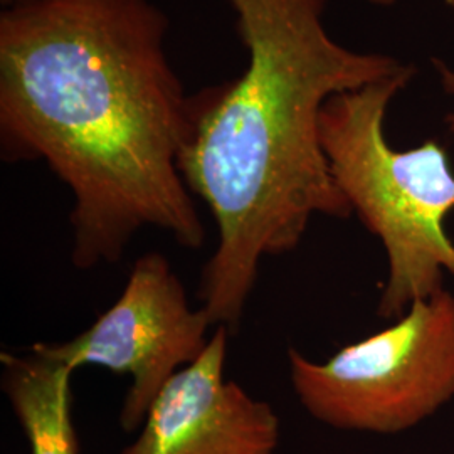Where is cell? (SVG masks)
I'll return each instance as SVG.
<instances>
[{
    "mask_svg": "<svg viewBox=\"0 0 454 454\" xmlns=\"http://www.w3.org/2000/svg\"><path fill=\"white\" fill-rule=\"evenodd\" d=\"M367 2L372 4V5H377V7H390V5L397 4L399 0H367Z\"/></svg>",
    "mask_w": 454,
    "mask_h": 454,
    "instance_id": "obj_9",
    "label": "cell"
},
{
    "mask_svg": "<svg viewBox=\"0 0 454 454\" xmlns=\"http://www.w3.org/2000/svg\"><path fill=\"white\" fill-rule=\"evenodd\" d=\"M434 67H436V73H438L439 82H441V88L442 91L448 95V97L453 98L454 101V67L453 66L446 65L442 61H434ZM446 125L448 129L454 135V105L453 110L450 112V114L446 116Z\"/></svg>",
    "mask_w": 454,
    "mask_h": 454,
    "instance_id": "obj_8",
    "label": "cell"
},
{
    "mask_svg": "<svg viewBox=\"0 0 454 454\" xmlns=\"http://www.w3.org/2000/svg\"><path fill=\"white\" fill-rule=\"evenodd\" d=\"M395 320L325 362L288 348L293 390L317 421L395 434L453 399V293L442 288Z\"/></svg>",
    "mask_w": 454,
    "mask_h": 454,
    "instance_id": "obj_4",
    "label": "cell"
},
{
    "mask_svg": "<svg viewBox=\"0 0 454 454\" xmlns=\"http://www.w3.org/2000/svg\"><path fill=\"white\" fill-rule=\"evenodd\" d=\"M211 328L207 313L191 307L170 261L152 251L135 261L118 300L90 328L71 340L33 348L73 372L101 367L130 375L120 426L133 433L165 384L206 352Z\"/></svg>",
    "mask_w": 454,
    "mask_h": 454,
    "instance_id": "obj_5",
    "label": "cell"
},
{
    "mask_svg": "<svg viewBox=\"0 0 454 454\" xmlns=\"http://www.w3.org/2000/svg\"><path fill=\"white\" fill-rule=\"evenodd\" d=\"M442 4H446V5H450V7H454V0H441Z\"/></svg>",
    "mask_w": 454,
    "mask_h": 454,
    "instance_id": "obj_11",
    "label": "cell"
},
{
    "mask_svg": "<svg viewBox=\"0 0 454 454\" xmlns=\"http://www.w3.org/2000/svg\"><path fill=\"white\" fill-rule=\"evenodd\" d=\"M229 328L215 326L206 352L180 369L120 454H273L279 418L224 375Z\"/></svg>",
    "mask_w": 454,
    "mask_h": 454,
    "instance_id": "obj_6",
    "label": "cell"
},
{
    "mask_svg": "<svg viewBox=\"0 0 454 454\" xmlns=\"http://www.w3.org/2000/svg\"><path fill=\"white\" fill-rule=\"evenodd\" d=\"M5 7H9V5H14V4H19V2H24V0H0Z\"/></svg>",
    "mask_w": 454,
    "mask_h": 454,
    "instance_id": "obj_10",
    "label": "cell"
},
{
    "mask_svg": "<svg viewBox=\"0 0 454 454\" xmlns=\"http://www.w3.org/2000/svg\"><path fill=\"white\" fill-rule=\"evenodd\" d=\"M247 52L243 73L192 97L179 168L211 211L217 244L199 300L236 332L261 261L292 253L317 215L348 219L320 138L326 101L407 63L343 46L325 26L328 0H226Z\"/></svg>",
    "mask_w": 454,
    "mask_h": 454,
    "instance_id": "obj_2",
    "label": "cell"
},
{
    "mask_svg": "<svg viewBox=\"0 0 454 454\" xmlns=\"http://www.w3.org/2000/svg\"><path fill=\"white\" fill-rule=\"evenodd\" d=\"M152 0H24L0 14V152L46 162L73 195L71 261L123 258L146 227L200 249L206 226L180 174L192 131Z\"/></svg>",
    "mask_w": 454,
    "mask_h": 454,
    "instance_id": "obj_1",
    "label": "cell"
},
{
    "mask_svg": "<svg viewBox=\"0 0 454 454\" xmlns=\"http://www.w3.org/2000/svg\"><path fill=\"white\" fill-rule=\"evenodd\" d=\"M2 390L20 424L31 453L80 454L73 422V371L31 347L2 352Z\"/></svg>",
    "mask_w": 454,
    "mask_h": 454,
    "instance_id": "obj_7",
    "label": "cell"
},
{
    "mask_svg": "<svg viewBox=\"0 0 454 454\" xmlns=\"http://www.w3.org/2000/svg\"><path fill=\"white\" fill-rule=\"evenodd\" d=\"M416 76L399 73L330 98L320 138L332 176L362 224L380 241L387 278L377 315L395 320L454 276V243L444 221L454 211V170L436 140L397 150L386 135L390 105Z\"/></svg>",
    "mask_w": 454,
    "mask_h": 454,
    "instance_id": "obj_3",
    "label": "cell"
}]
</instances>
